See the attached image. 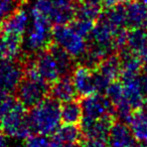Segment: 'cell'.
I'll return each instance as SVG.
<instances>
[{
	"label": "cell",
	"mask_w": 147,
	"mask_h": 147,
	"mask_svg": "<svg viewBox=\"0 0 147 147\" xmlns=\"http://www.w3.org/2000/svg\"><path fill=\"white\" fill-rule=\"evenodd\" d=\"M73 82L80 97H88L98 93L94 69L82 65L73 71Z\"/></svg>",
	"instance_id": "8fae6325"
},
{
	"label": "cell",
	"mask_w": 147,
	"mask_h": 147,
	"mask_svg": "<svg viewBox=\"0 0 147 147\" xmlns=\"http://www.w3.org/2000/svg\"><path fill=\"white\" fill-rule=\"evenodd\" d=\"M121 80L135 78L140 75L143 69V61L130 51L129 49H124L121 51Z\"/></svg>",
	"instance_id": "ac0fdd59"
},
{
	"label": "cell",
	"mask_w": 147,
	"mask_h": 147,
	"mask_svg": "<svg viewBox=\"0 0 147 147\" xmlns=\"http://www.w3.org/2000/svg\"><path fill=\"white\" fill-rule=\"evenodd\" d=\"M51 87L45 81L24 77L16 90L17 100L27 109H31L47 97Z\"/></svg>",
	"instance_id": "8992f818"
},
{
	"label": "cell",
	"mask_w": 147,
	"mask_h": 147,
	"mask_svg": "<svg viewBox=\"0 0 147 147\" xmlns=\"http://www.w3.org/2000/svg\"><path fill=\"white\" fill-rule=\"evenodd\" d=\"M136 143L130 127L125 122H115L109 133L108 145L110 147H129Z\"/></svg>",
	"instance_id": "9a60e30c"
},
{
	"label": "cell",
	"mask_w": 147,
	"mask_h": 147,
	"mask_svg": "<svg viewBox=\"0 0 147 147\" xmlns=\"http://www.w3.org/2000/svg\"><path fill=\"white\" fill-rule=\"evenodd\" d=\"M87 38L79 34L69 24L55 25L53 28V41L67 51L74 59H82L87 51Z\"/></svg>",
	"instance_id": "5b68a950"
},
{
	"label": "cell",
	"mask_w": 147,
	"mask_h": 147,
	"mask_svg": "<svg viewBox=\"0 0 147 147\" xmlns=\"http://www.w3.org/2000/svg\"><path fill=\"white\" fill-rule=\"evenodd\" d=\"M6 146V135L0 130V147Z\"/></svg>",
	"instance_id": "d6a6232c"
},
{
	"label": "cell",
	"mask_w": 147,
	"mask_h": 147,
	"mask_svg": "<svg viewBox=\"0 0 147 147\" xmlns=\"http://www.w3.org/2000/svg\"><path fill=\"white\" fill-rule=\"evenodd\" d=\"M139 110L142 112V114L144 115L145 117H147V98L145 99L144 103H143V105L141 106V108H139Z\"/></svg>",
	"instance_id": "836d02e7"
},
{
	"label": "cell",
	"mask_w": 147,
	"mask_h": 147,
	"mask_svg": "<svg viewBox=\"0 0 147 147\" xmlns=\"http://www.w3.org/2000/svg\"><path fill=\"white\" fill-rule=\"evenodd\" d=\"M71 25L75 28V30L81 34L85 38H89L91 32H92L93 28L95 26L94 21L90 20H85V19H79L75 18L71 22Z\"/></svg>",
	"instance_id": "4316f807"
},
{
	"label": "cell",
	"mask_w": 147,
	"mask_h": 147,
	"mask_svg": "<svg viewBox=\"0 0 147 147\" xmlns=\"http://www.w3.org/2000/svg\"><path fill=\"white\" fill-rule=\"evenodd\" d=\"M28 13L23 9H17L1 25V31L7 34L23 37L28 27Z\"/></svg>",
	"instance_id": "5bb4252c"
},
{
	"label": "cell",
	"mask_w": 147,
	"mask_h": 147,
	"mask_svg": "<svg viewBox=\"0 0 147 147\" xmlns=\"http://www.w3.org/2000/svg\"><path fill=\"white\" fill-rule=\"evenodd\" d=\"M26 109V107L17 100L10 110L0 117V130L6 136L26 140L32 135Z\"/></svg>",
	"instance_id": "3957f363"
},
{
	"label": "cell",
	"mask_w": 147,
	"mask_h": 147,
	"mask_svg": "<svg viewBox=\"0 0 147 147\" xmlns=\"http://www.w3.org/2000/svg\"><path fill=\"white\" fill-rule=\"evenodd\" d=\"M139 1H141V2L145 3V4H147V0H139Z\"/></svg>",
	"instance_id": "8d00e7d4"
},
{
	"label": "cell",
	"mask_w": 147,
	"mask_h": 147,
	"mask_svg": "<svg viewBox=\"0 0 147 147\" xmlns=\"http://www.w3.org/2000/svg\"><path fill=\"white\" fill-rule=\"evenodd\" d=\"M30 27L27 31L26 47L31 51L39 53L49 47L53 43V29L51 22L45 17L31 12Z\"/></svg>",
	"instance_id": "277c9868"
},
{
	"label": "cell",
	"mask_w": 147,
	"mask_h": 147,
	"mask_svg": "<svg viewBox=\"0 0 147 147\" xmlns=\"http://www.w3.org/2000/svg\"><path fill=\"white\" fill-rule=\"evenodd\" d=\"M49 94L59 103L75 100L76 97L78 96L73 79L69 75L61 76L57 82L53 83L49 90Z\"/></svg>",
	"instance_id": "2e32d148"
},
{
	"label": "cell",
	"mask_w": 147,
	"mask_h": 147,
	"mask_svg": "<svg viewBox=\"0 0 147 147\" xmlns=\"http://www.w3.org/2000/svg\"><path fill=\"white\" fill-rule=\"evenodd\" d=\"M61 105L53 97H47L30 109L28 122L34 134L53 135L61 126Z\"/></svg>",
	"instance_id": "6da1fadb"
},
{
	"label": "cell",
	"mask_w": 147,
	"mask_h": 147,
	"mask_svg": "<svg viewBox=\"0 0 147 147\" xmlns=\"http://www.w3.org/2000/svg\"><path fill=\"white\" fill-rule=\"evenodd\" d=\"M107 145H108V141L86 139V141L82 143L80 147H107Z\"/></svg>",
	"instance_id": "f546056e"
},
{
	"label": "cell",
	"mask_w": 147,
	"mask_h": 147,
	"mask_svg": "<svg viewBox=\"0 0 147 147\" xmlns=\"http://www.w3.org/2000/svg\"><path fill=\"white\" fill-rule=\"evenodd\" d=\"M20 0H0V29L2 23L17 10Z\"/></svg>",
	"instance_id": "484cf974"
},
{
	"label": "cell",
	"mask_w": 147,
	"mask_h": 147,
	"mask_svg": "<svg viewBox=\"0 0 147 147\" xmlns=\"http://www.w3.org/2000/svg\"><path fill=\"white\" fill-rule=\"evenodd\" d=\"M16 102L17 99H15L11 95V93L0 89V117L3 116L8 110H10Z\"/></svg>",
	"instance_id": "83f0119b"
},
{
	"label": "cell",
	"mask_w": 147,
	"mask_h": 147,
	"mask_svg": "<svg viewBox=\"0 0 147 147\" xmlns=\"http://www.w3.org/2000/svg\"><path fill=\"white\" fill-rule=\"evenodd\" d=\"M120 2V0H102V5L106 8H111Z\"/></svg>",
	"instance_id": "1f68e13d"
},
{
	"label": "cell",
	"mask_w": 147,
	"mask_h": 147,
	"mask_svg": "<svg viewBox=\"0 0 147 147\" xmlns=\"http://www.w3.org/2000/svg\"><path fill=\"white\" fill-rule=\"evenodd\" d=\"M61 113V122L63 124L78 125L80 124L83 117H84L82 103H80L76 99L63 103Z\"/></svg>",
	"instance_id": "7402d4cb"
},
{
	"label": "cell",
	"mask_w": 147,
	"mask_h": 147,
	"mask_svg": "<svg viewBox=\"0 0 147 147\" xmlns=\"http://www.w3.org/2000/svg\"><path fill=\"white\" fill-rule=\"evenodd\" d=\"M31 61L41 79L49 85H53L61 77L59 65L49 49L39 51Z\"/></svg>",
	"instance_id": "30bf717a"
},
{
	"label": "cell",
	"mask_w": 147,
	"mask_h": 147,
	"mask_svg": "<svg viewBox=\"0 0 147 147\" xmlns=\"http://www.w3.org/2000/svg\"><path fill=\"white\" fill-rule=\"evenodd\" d=\"M25 69L14 61H0V89L13 93L24 79Z\"/></svg>",
	"instance_id": "9c48e42d"
},
{
	"label": "cell",
	"mask_w": 147,
	"mask_h": 147,
	"mask_svg": "<svg viewBox=\"0 0 147 147\" xmlns=\"http://www.w3.org/2000/svg\"><path fill=\"white\" fill-rule=\"evenodd\" d=\"M115 122V115H108L100 119L83 117L80 124L86 139L108 141L109 133Z\"/></svg>",
	"instance_id": "52a82bcc"
},
{
	"label": "cell",
	"mask_w": 147,
	"mask_h": 147,
	"mask_svg": "<svg viewBox=\"0 0 147 147\" xmlns=\"http://www.w3.org/2000/svg\"><path fill=\"white\" fill-rule=\"evenodd\" d=\"M139 76L135 78L121 80V82L123 83L124 98L129 106L134 111L141 108L145 99L147 98L142 90L140 81H139Z\"/></svg>",
	"instance_id": "4fadbf2b"
},
{
	"label": "cell",
	"mask_w": 147,
	"mask_h": 147,
	"mask_svg": "<svg viewBox=\"0 0 147 147\" xmlns=\"http://www.w3.org/2000/svg\"><path fill=\"white\" fill-rule=\"evenodd\" d=\"M128 125L136 141L147 144V117H145L139 109L133 112Z\"/></svg>",
	"instance_id": "603a6c76"
},
{
	"label": "cell",
	"mask_w": 147,
	"mask_h": 147,
	"mask_svg": "<svg viewBox=\"0 0 147 147\" xmlns=\"http://www.w3.org/2000/svg\"><path fill=\"white\" fill-rule=\"evenodd\" d=\"M84 117L91 119H100L108 115H115V108L106 95L96 93L85 97L82 101Z\"/></svg>",
	"instance_id": "ba28073f"
},
{
	"label": "cell",
	"mask_w": 147,
	"mask_h": 147,
	"mask_svg": "<svg viewBox=\"0 0 147 147\" xmlns=\"http://www.w3.org/2000/svg\"><path fill=\"white\" fill-rule=\"evenodd\" d=\"M49 140L47 139V136L34 134L30 135L26 139L24 147H49Z\"/></svg>",
	"instance_id": "f1b7e54d"
},
{
	"label": "cell",
	"mask_w": 147,
	"mask_h": 147,
	"mask_svg": "<svg viewBox=\"0 0 147 147\" xmlns=\"http://www.w3.org/2000/svg\"><path fill=\"white\" fill-rule=\"evenodd\" d=\"M49 51L55 57L57 65L59 67L61 76L69 75L71 71H74V57L67 51L59 47V45L53 42L49 47Z\"/></svg>",
	"instance_id": "cb8c5ba5"
},
{
	"label": "cell",
	"mask_w": 147,
	"mask_h": 147,
	"mask_svg": "<svg viewBox=\"0 0 147 147\" xmlns=\"http://www.w3.org/2000/svg\"><path fill=\"white\" fill-rule=\"evenodd\" d=\"M130 1H132V0H120V2H123V3H128V2H130Z\"/></svg>",
	"instance_id": "d590c367"
},
{
	"label": "cell",
	"mask_w": 147,
	"mask_h": 147,
	"mask_svg": "<svg viewBox=\"0 0 147 147\" xmlns=\"http://www.w3.org/2000/svg\"><path fill=\"white\" fill-rule=\"evenodd\" d=\"M102 3L97 1H84L77 7L76 18L96 21L102 13Z\"/></svg>",
	"instance_id": "d4e9b609"
},
{
	"label": "cell",
	"mask_w": 147,
	"mask_h": 147,
	"mask_svg": "<svg viewBox=\"0 0 147 147\" xmlns=\"http://www.w3.org/2000/svg\"><path fill=\"white\" fill-rule=\"evenodd\" d=\"M23 37L0 33V61H15L19 57Z\"/></svg>",
	"instance_id": "e0dca14e"
},
{
	"label": "cell",
	"mask_w": 147,
	"mask_h": 147,
	"mask_svg": "<svg viewBox=\"0 0 147 147\" xmlns=\"http://www.w3.org/2000/svg\"><path fill=\"white\" fill-rule=\"evenodd\" d=\"M95 69L109 83L116 81L121 76V69H122L120 55L116 53L108 55L99 63V65Z\"/></svg>",
	"instance_id": "ffe728a7"
},
{
	"label": "cell",
	"mask_w": 147,
	"mask_h": 147,
	"mask_svg": "<svg viewBox=\"0 0 147 147\" xmlns=\"http://www.w3.org/2000/svg\"><path fill=\"white\" fill-rule=\"evenodd\" d=\"M143 71H144V73L147 74V61H143Z\"/></svg>",
	"instance_id": "e575fe53"
},
{
	"label": "cell",
	"mask_w": 147,
	"mask_h": 147,
	"mask_svg": "<svg viewBox=\"0 0 147 147\" xmlns=\"http://www.w3.org/2000/svg\"><path fill=\"white\" fill-rule=\"evenodd\" d=\"M126 49L147 61V28H135L128 31Z\"/></svg>",
	"instance_id": "d6986e66"
},
{
	"label": "cell",
	"mask_w": 147,
	"mask_h": 147,
	"mask_svg": "<svg viewBox=\"0 0 147 147\" xmlns=\"http://www.w3.org/2000/svg\"><path fill=\"white\" fill-rule=\"evenodd\" d=\"M31 12L47 18L55 25L69 24L76 18L75 0H35Z\"/></svg>",
	"instance_id": "7a4b0ae2"
},
{
	"label": "cell",
	"mask_w": 147,
	"mask_h": 147,
	"mask_svg": "<svg viewBox=\"0 0 147 147\" xmlns=\"http://www.w3.org/2000/svg\"><path fill=\"white\" fill-rule=\"evenodd\" d=\"M84 134L81 127L74 124H63L59 127L55 133L53 135V139L61 141L65 144L78 145L82 142Z\"/></svg>",
	"instance_id": "44dd1931"
},
{
	"label": "cell",
	"mask_w": 147,
	"mask_h": 147,
	"mask_svg": "<svg viewBox=\"0 0 147 147\" xmlns=\"http://www.w3.org/2000/svg\"><path fill=\"white\" fill-rule=\"evenodd\" d=\"M49 147H78V145H71V144H65L63 143L61 141L57 140V139H51L49 141Z\"/></svg>",
	"instance_id": "4dcf8cb0"
},
{
	"label": "cell",
	"mask_w": 147,
	"mask_h": 147,
	"mask_svg": "<svg viewBox=\"0 0 147 147\" xmlns=\"http://www.w3.org/2000/svg\"><path fill=\"white\" fill-rule=\"evenodd\" d=\"M126 24L130 29L147 28V4L141 1H130L125 5Z\"/></svg>",
	"instance_id": "7c38bea8"
}]
</instances>
